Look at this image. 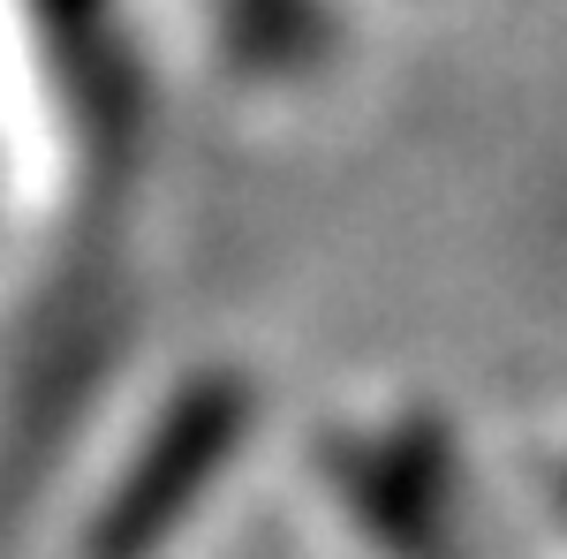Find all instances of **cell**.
<instances>
[{
	"label": "cell",
	"instance_id": "cell-1",
	"mask_svg": "<svg viewBox=\"0 0 567 559\" xmlns=\"http://www.w3.org/2000/svg\"><path fill=\"white\" fill-rule=\"evenodd\" d=\"M250 424V386L243 379H197V386L175 393L167 424L152 431L144 462L122 476V491L106 499V515L91 529V559H152L167 537L182 529V515L197 507V491L227 469L235 438Z\"/></svg>",
	"mask_w": 567,
	"mask_h": 559
}]
</instances>
